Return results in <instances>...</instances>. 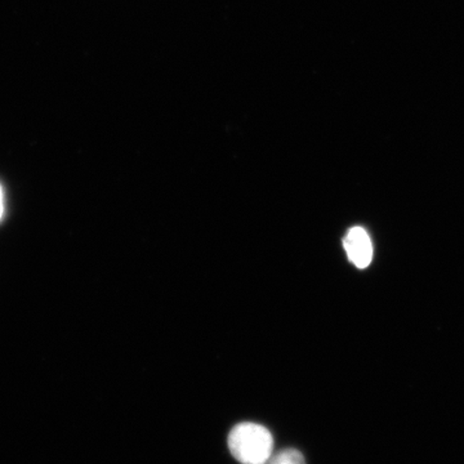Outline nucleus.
I'll list each match as a JSON object with an SVG mask.
<instances>
[{"label":"nucleus","mask_w":464,"mask_h":464,"mask_svg":"<svg viewBox=\"0 0 464 464\" xmlns=\"http://www.w3.org/2000/svg\"><path fill=\"white\" fill-rule=\"evenodd\" d=\"M232 456L241 464H265L274 454V439L265 426L244 422L231 430L227 440Z\"/></svg>","instance_id":"f257e3e1"},{"label":"nucleus","mask_w":464,"mask_h":464,"mask_svg":"<svg viewBox=\"0 0 464 464\" xmlns=\"http://www.w3.org/2000/svg\"><path fill=\"white\" fill-rule=\"evenodd\" d=\"M265 464H306V460L295 449H284L273 454Z\"/></svg>","instance_id":"7ed1b4c3"},{"label":"nucleus","mask_w":464,"mask_h":464,"mask_svg":"<svg viewBox=\"0 0 464 464\" xmlns=\"http://www.w3.org/2000/svg\"><path fill=\"white\" fill-rule=\"evenodd\" d=\"M3 216V191L2 188H0V218H2Z\"/></svg>","instance_id":"20e7f679"},{"label":"nucleus","mask_w":464,"mask_h":464,"mask_svg":"<svg viewBox=\"0 0 464 464\" xmlns=\"http://www.w3.org/2000/svg\"><path fill=\"white\" fill-rule=\"evenodd\" d=\"M344 250H346L348 259L356 266L357 268H366L372 264L373 259V244L371 237L364 227L350 228L343 240Z\"/></svg>","instance_id":"f03ea898"}]
</instances>
